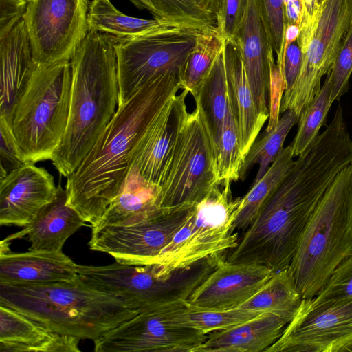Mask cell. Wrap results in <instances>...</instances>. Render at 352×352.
Wrapping results in <instances>:
<instances>
[{"mask_svg": "<svg viewBox=\"0 0 352 352\" xmlns=\"http://www.w3.org/2000/svg\"><path fill=\"white\" fill-rule=\"evenodd\" d=\"M195 204L163 208L157 214L125 226L91 228L89 247L130 265H154L184 224Z\"/></svg>", "mask_w": 352, "mask_h": 352, "instance_id": "obj_13", "label": "cell"}, {"mask_svg": "<svg viewBox=\"0 0 352 352\" xmlns=\"http://www.w3.org/2000/svg\"><path fill=\"white\" fill-rule=\"evenodd\" d=\"M352 25V0H326L311 27L298 37L302 52L300 74L289 96L282 100L280 114L293 111L300 118L321 89Z\"/></svg>", "mask_w": 352, "mask_h": 352, "instance_id": "obj_10", "label": "cell"}, {"mask_svg": "<svg viewBox=\"0 0 352 352\" xmlns=\"http://www.w3.org/2000/svg\"><path fill=\"white\" fill-rule=\"evenodd\" d=\"M275 272L264 265L230 263L222 258L186 302L212 310L237 308L258 292Z\"/></svg>", "mask_w": 352, "mask_h": 352, "instance_id": "obj_16", "label": "cell"}, {"mask_svg": "<svg viewBox=\"0 0 352 352\" xmlns=\"http://www.w3.org/2000/svg\"><path fill=\"white\" fill-rule=\"evenodd\" d=\"M326 0H317V5L318 7L321 6V5Z\"/></svg>", "mask_w": 352, "mask_h": 352, "instance_id": "obj_48", "label": "cell"}, {"mask_svg": "<svg viewBox=\"0 0 352 352\" xmlns=\"http://www.w3.org/2000/svg\"><path fill=\"white\" fill-rule=\"evenodd\" d=\"M270 116L266 132L274 129L279 120L280 108L285 91L282 76L273 54L270 58Z\"/></svg>", "mask_w": 352, "mask_h": 352, "instance_id": "obj_43", "label": "cell"}, {"mask_svg": "<svg viewBox=\"0 0 352 352\" xmlns=\"http://www.w3.org/2000/svg\"><path fill=\"white\" fill-rule=\"evenodd\" d=\"M224 40L215 25L209 27L199 37L180 74L182 89L193 96L217 56L222 52Z\"/></svg>", "mask_w": 352, "mask_h": 352, "instance_id": "obj_33", "label": "cell"}, {"mask_svg": "<svg viewBox=\"0 0 352 352\" xmlns=\"http://www.w3.org/2000/svg\"><path fill=\"white\" fill-rule=\"evenodd\" d=\"M269 43L276 63L281 58L286 27L283 0H256Z\"/></svg>", "mask_w": 352, "mask_h": 352, "instance_id": "obj_37", "label": "cell"}, {"mask_svg": "<svg viewBox=\"0 0 352 352\" xmlns=\"http://www.w3.org/2000/svg\"><path fill=\"white\" fill-rule=\"evenodd\" d=\"M222 182L208 133L195 109L188 113L166 168L160 206L197 204Z\"/></svg>", "mask_w": 352, "mask_h": 352, "instance_id": "obj_11", "label": "cell"}, {"mask_svg": "<svg viewBox=\"0 0 352 352\" xmlns=\"http://www.w3.org/2000/svg\"><path fill=\"white\" fill-rule=\"evenodd\" d=\"M262 311L237 307L228 310H212L191 305L186 301L170 316L171 323L210 333L248 321Z\"/></svg>", "mask_w": 352, "mask_h": 352, "instance_id": "obj_31", "label": "cell"}, {"mask_svg": "<svg viewBox=\"0 0 352 352\" xmlns=\"http://www.w3.org/2000/svg\"><path fill=\"white\" fill-rule=\"evenodd\" d=\"M331 83L328 75L313 101L300 115L298 130L291 144L294 157L298 156L319 134V130L325 124L330 102Z\"/></svg>", "mask_w": 352, "mask_h": 352, "instance_id": "obj_34", "label": "cell"}, {"mask_svg": "<svg viewBox=\"0 0 352 352\" xmlns=\"http://www.w3.org/2000/svg\"><path fill=\"white\" fill-rule=\"evenodd\" d=\"M193 98L217 159L223 123L228 107L223 49L215 58Z\"/></svg>", "mask_w": 352, "mask_h": 352, "instance_id": "obj_26", "label": "cell"}, {"mask_svg": "<svg viewBox=\"0 0 352 352\" xmlns=\"http://www.w3.org/2000/svg\"><path fill=\"white\" fill-rule=\"evenodd\" d=\"M185 301L138 314L94 341L96 352H193L208 334L170 322L171 314Z\"/></svg>", "mask_w": 352, "mask_h": 352, "instance_id": "obj_14", "label": "cell"}, {"mask_svg": "<svg viewBox=\"0 0 352 352\" xmlns=\"http://www.w3.org/2000/svg\"><path fill=\"white\" fill-rule=\"evenodd\" d=\"M0 179L11 170L22 166L25 161L8 122L0 118Z\"/></svg>", "mask_w": 352, "mask_h": 352, "instance_id": "obj_41", "label": "cell"}, {"mask_svg": "<svg viewBox=\"0 0 352 352\" xmlns=\"http://www.w3.org/2000/svg\"><path fill=\"white\" fill-rule=\"evenodd\" d=\"M217 265L209 256L194 264L160 274L155 265H137L116 261L107 265L78 264L79 280L111 295L140 313L147 309L186 301Z\"/></svg>", "mask_w": 352, "mask_h": 352, "instance_id": "obj_7", "label": "cell"}, {"mask_svg": "<svg viewBox=\"0 0 352 352\" xmlns=\"http://www.w3.org/2000/svg\"><path fill=\"white\" fill-rule=\"evenodd\" d=\"M71 60L37 67L11 117L10 126L25 163L52 159L69 114Z\"/></svg>", "mask_w": 352, "mask_h": 352, "instance_id": "obj_6", "label": "cell"}, {"mask_svg": "<svg viewBox=\"0 0 352 352\" xmlns=\"http://www.w3.org/2000/svg\"><path fill=\"white\" fill-rule=\"evenodd\" d=\"M230 184L223 181L195 205L154 264L160 274L188 267L237 245L238 233L232 232V226L241 197L232 198Z\"/></svg>", "mask_w": 352, "mask_h": 352, "instance_id": "obj_9", "label": "cell"}, {"mask_svg": "<svg viewBox=\"0 0 352 352\" xmlns=\"http://www.w3.org/2000/svg\"><path fill=\"white\" fill-rule=\"evenodd\" d=\"M78 280V264L63 251L29 250L0 254V283L47 284Z\"/></svg>", "mask_w": 352, "mask_h": 352, "instance_id": "obj_20", "label": "cell"}, {"mask_svg": "<svg viewBox=\"0 0 352 352\" xmlns=\"http://www.w3.org/2000/svg\"><path fill=\"white\" fill-rule=\"evenodd\" d=\"M236 41L241 53L248 80L258 113L270 116V58L274 55L256 0H248Z\"/></svg>", "mask_w": 352, "mask_h": 352, "instance_id": "obj_19", "label": "cell"}, {"mask_svg": "<svg viewBox=\"0 0 352 352\" xmlns=\"http://www.w3.org/2000/svg\"><path fill=\"white\" fill-rule=\"evenodd\" d=\"M27 6L28 0H0V38L23 19Z\"/></svg>", "mask_w": 352, "mask_h": 352, "instance_id": "obj_44", "label": "cell"}, {"mask_svg": "<svg viewBox=\"0 0 352 352\" xmlns=\"http://www.w3.org/2000/svg\"><path fill=\"white\" fill-rule=\"evenodd\" d=\"M56 335L21 312L0 305L1 352H53Z\"/></svg>", "mask_w": 352, "mask_h": 352, "instance_id": "obj_27", "label": "cell"}, {"mask_svg": "<svg viewBox=\"0 0 352 352\" xmlns=\"http://www.w3.org/2000/svg\"><path fill=\"white\" fill-rule=\"evenodd\" d=\"M290 321L275 314L262 313L244 322L208 333L193 352H265Z\"/></svg>", "mask_w": 352, "mask_h": 352, "instance_id": "obj_23", "label": "cell"}, {"mask_svg": "<svg viewBox=\"0 0 352 352\" xmlns=\"http://www.w3.org/2000/svg\"><path fill=\"white\" fill-rule=\"evenodd\" d=\"M0 118L10 125L14 109L36 67L24 21L0 38Z\"/></svg>", "mask_w": 352, "mask_h": 352, "instance_id": "obj_21", "label": "cell"}, {"mask_svg": "<svg viewBox=\"0 0 352 352\" xmlns=\"http://www.w3.org/2000/svg\"><path fill=\"white\" fill-rule=\"evenodd\" d=\"M302 59V52L298 39L285 47L280 60L277 63L283 85L284 94L282 100L290 94L300 74Z\"/></svg>", "mask_w": 352, "mask_h": 352, "instance_id": "obj_42", "label": "cell"}, {"mask_svg": "<svg viewBox=\"0 0 352 352\" xmlns=\"http://www.w3.org/2000/svg\"><path fill=\"white\" fill-rule=\"evenodd\" d=\"M298 120L299 118L293 111L287 110L274 129L253 143L241 164L239 179L243 180L254 164H258V170L253 184L264 175L283 148L285 140L290 129L298 123Z\"/></svg>", "mask_w": 352, "mask_h": 352, "instance_id": "obj_32", "label": "cell"}, {"mask_svg": "<svg viewBox=\"0 0 352 352\" xmlns=\"http://www.w3.org/2000/svg\"><path fill=\"white\" fill-rule=\"evenodd\" d=\"M242 163L237 124L228 100L217 157L221 180L231 183L239 180Z\"/></svg>", "mask_w": 352, "mask_h": 352, "instance_id": "obj_35", "label": "cell"}, {"mask_svg": "<svg viewBox=\"0 0 352 352\" xmlns=\"http://www.w3.org/2000/svg\"><path fill=\"white\" fill-rule=\"evenodd\" d=\"M299 34H300V27L298 25H293V24L286 25L285 34H284V45H283V51L291 43L294 42V41H296L298 38Z\"/></svg>", "mask_w": 352, "mask_h": 352, "instance_id": "obj_45", "label": "cell"}, {"mask_svg": "<svg viewBox=\"0 0 352 352\" xmlns=\"http://www.w3.org/2000/svg\"><path fill=\"white\" fill-rule=\"evenodd\" d=\"M248 0H214L216 28L226 41H236Z\"/></svg>", "mask_w": 352, "mask_h": 352, "instance_id": "obj_40", "label": "cell"}, {"mask_svg": "<svg viewBox=\"0 0 352 352\" xmlns=\"http://www.w3.org/2000/svg\"><path fill=\"white\" fill-rule=\"evenodd\" d=\"M339 352H352V340L344 344Z\"/></svg>", "mask_w": 352, "mask_h": 352, "instance_id": "obj_47", "label": "cell"}, {"mask_svg": "<svg viewBox=\"0 0 352 352\" xmlns=\"http://www.w3.org/2000/svg\"><path fill=\"white\" fill-rule=\"evenodd\" d=\"M352 162V140L343 110L298 156L227 258L275 272L289 267L299 241L326 190Z\"/></svg>", "mask_w": 352, "mask_h": 352, "instance_id": "obj_1", "label": "cell"}, {"mask_svg": "<svg viewBox=\"0 0 352 352\" xmlns=\"http://www.w3.org/2000/svg\"><path fill=\"white\" fill-rule=\"evenodd\" d=\"M179 75L174 72L154 78L118 106L90 151L67 177V204L90 228L118 193L142 140L181 89Z\"/></svg>", "mask_w": 352, "mask_h": 352, "instance_id": "obj_2", "label": "cell"}, {"mask_svg": "<svg viewBox=\"0 0 352 352\" xmlns=\"http://www.w3.org/2000/svg\"><path fill=\"white\" fill-rule=\"evenodd\" d=\"M156 17L216 25L214 0H152Z\"/></svg>", "mask_w": 352, "mask_h": 352, "instance_id": "obj_36", "label": "cell"}, {"mask_svg": "<svg viewBox=\"0 0 352 352\" xmlns=\"http://www.w3.org/2000/svg\"><path fill=\"white\" fill-rule=\"evenodd\" d=\"M89 0H28L23 17L37 67L71 60L89 32Z\"/></svg>", "mask_w": 352, "mask_h": 352, "instance_id": "obj_12", "label": "cell"}, {"mask_svg": "<svg viewBox=\"0 0 352 352\" xmlns=\"http://www.w3.org/2000/svg\"><path fill=\"white\" fill-rule=\"evenodd\" d=\"M138 8L146 9L150 11L154 17H156V11L153 5L152 0H130Z\"/></svg>", "mask_w": 352, "mask_h": 352, "instance_id": "obj_46", "label": "cell"}, {"mask_svg": "<svg viewBox=\"0 0 352 352\" xmlns=\"http://www.w3.org/2000/svg\"><path fill=\"white\" fill-rule=\"evenodd\" d=\"M175 22L160 18L145 19L126 15L110 0H92L88 12L89 31L111 34L119 38L140 36Z\"/></svg>", "mask_w": 352, "mask_h": 352, "instance_id": "obj_29", "label": "cell"}, {"mask_svg": "<svg viewBox=\"0 0 352 352\" xmlns=\"http://www.w3.org/2000/svg\"><path fill=\"white\" fill-rule=\"evenodd\" d=\"M183 89L171 98L159 114L139 146L131 168L147 181L161 186L182 128L188 112Z\"/></svg>", "mask_w": 352, "mask_h": 352, "instance_id": "obj_18", "label": "cell"}, {"mask_svg": "<svg viewBox=\"0 0 352 352\" xmlns=\"http://www.w3.org/2000/svg\"><path fill=\"white\" fill-rule=\"evenodd\" d=\"M57 190L53 176L34 163L11 170L0 179V225L26 227Z\"/></svg>", "mask_w": 352, "mask_h": 352, "instance_id": "obj_17", "label": "cell"}, {"mask_svg": "<svg viewBox=\"0 0 352 352\" xmlns=\"http://www.w3.org/2000/svg\"><path fill=\"white\" fill-rule=\"evenodd\" d=\"M0 305L21 312L52 332L94 342L139 314L79 278L72 283H0Z\"/></svg>", "mask_w": 352, "mask_h": 352, "instance_id": "obj_4", "label": "cell"}, {"mask_svg": "<svg viewBox=\"0 0 352 352\" xmlns=\"http://www.w3.org/2000/svg\"><path fill=\"white\" fill-rule=\"evenodd\" d=\"M352 74V25L346 33L338 54L327 75L329 77L330 102L339 100L348 91Z\"/></svg>", "mask_w": 352, "mask_h": 352, "instance_id": "obj_39", "label": "cell"}, {"mask_svg": "<svg viewBox=\"0 0 352 352\" xmlns=\"http://www.w3.org/2000/svg\"><path fill=\"white\" fill-rule=\"evenodd\" d=\"M223 55L229 102L234 115L243 161L266 120L256 108L239 46L236 41L224 43Z\"/></svg>", "mask_w": 352, "mask_h": 352, "instance_id": "obj_22", "label": "cell"}, {"mask_svg": "<svg viewBox=\"0 0 352 352\" xmlns=\"http://www.w3.org/2000/svg\"><path fill=\"white\" fill-rule=\"evenodd\" d=\"M65 190L58 186L55 199L43 208L33 221L9 239L28 236L29 250L62 252L67 239L86 225V221L67 204Z\"/></svg>", "mask_w": 352, "mask_h": 352, "instance_id": "obj_24", "label": "cell"}, {"mask_svg": "<svg viewBox=\"0 0 352 352\" xmlns=\"http://www.w3.org/2000/svg\"><path fill=\"white\" fill-rule=\"evenodd\" d=\"M352 340V298L314 304L302 299L280 337L265 352H339Z\"/></svg>", "mask_w": 352, "mask_h": 352, "instance_id": "obj_15", "label": "cell"}, {"mask_svg": "<svg viewBox=\"0 0 352 352\" xmlns=\"http://www.w3.org/2000/svg\"><path fill=\"white\" fill-rule=\"evenodd\" d=\"M210 26L175 22L140 36L118 38V106L150 80L170 72L181 74L199 36Z\"/></svg>", "mask_w": 352, "mask_h": 352, "instance_id": "obj_8", "label": "cell"}, {"mask_svg": "<svg viewBox=\"0 0 352 352\" xmlns=\"http://www.w3.org/2000/svg\"><path fill=\"white\" fill-rule=\"evenodd\" d=\"M117 39L111 34L89 30L71 59L69 120L51 159L63 177L74 172L117 110Z\"/></svg>", "mask_w": 352, "mask_h": 352, "instance_id": "obj_3", "label": "cell"}, {"mask_svg": "<svg viewBox=\"0 0 352 352\" xmlns=\"http://www.w3.org/2000/svg\"><path fill=\"white\" fill-rule=\"evenodd\" d=\"M292 147H283L264 175L241 197L232 232L248 228L294 164Z\"/></svg>", "mask_w": 352, "mask_h": 352, "instance_id": "obj_28", "label": "cell"}, {"mask_svg": "<svg viewBox=\"0 0 352 352\" xmlns=\"http://www.w3.org/2000/svg\"><path fill=\"white\" fill-rule=\"evenodd\" d=\"M352 251V162L329 186L288 267L302 299L314 297Z\"/></svg>", "mask_w": 352, "mask_h": 352, "instance_id": "obj_5", "label": "cell"}, {"mask_svg": "<svg viewBox=\"0 0 352 352\" xmlns=\"http://www.w3.org/2000/svg\"><path fill=\"white\" fill-rule=\"evenodd\" d=\"M350 298H352V251L335 268L328 281L311 301L314 304H323Z\"/></svg>", "mask_w": 352, "mask_h": 352, "instance_id": "obj_38", "label": "cell"}, {"mask_svg": "<svg viewBox=\"0 0 352 352\" xmlns=\"http://www.w3.org/2000/svg\"><path fill=\"white\" fill-rule=\"evenodd\" d=\"M302 300L287 267L276 272L258 292L239 307L272 313L292 320Z\"/></svg>", "mask_w": 352, "mask_h": 352, "instance_id": "obj_30", "label": "cell"}, {"mask_svg": "<svg viewBox=\"0 0 352 352\" xmlns=\"http://www.w3.org/2000/svg\"><path fill=\"white\" fill-rule=\"evenodd\" d=\"M161 191V186L146 180L131 168L118 193L92 228L129 225L157 214L163 209Z\"/></svg>", "mask_w": 352, "mask_h": 352, "instance_id": "obj_25", "label": "cell"}]
</instances>
